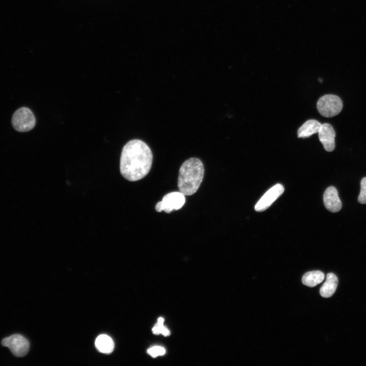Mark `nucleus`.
<instances>
[{"label": "nucleus", "instance_id": "13", "mask_svg": "<svg viewBox=\"0 0 366 366\" xmlns=\"http://www.w3.org/2000/svg\"><path fill=\"white\" fill-rule=\"evenodd\" d=\"M324 279V273L319 270H314L306 272L302 278L303 284L310 287H313L321 283Z\"/></svg>", "mask_w": 366, "mask_h": 366}, {"label": "nucleus", "instance_id": "17", "mask_svg": "<svg viewBox=\"0 0 366 366\" xmlns=\"http://www.w3.org/2000/svg\"><path fill=\"white\" fill-rule=\"evenodd\" d=\"M164 321V319L162 317H160V318H158L157 323L160 324H163Z\"/></svg>", "mask_w": 366, "mask_h": 366}, {"label": "nucleus", "instance_id": "8", "mask_svg": "<svg viewBox=\"0 0 366 366\" xmlns=\"http://www.w3.org/2000/svg\"><path fill=\"white\" fill-rule=\"evenodd\" d=\"M320 141L327 151H332L335 148V131L332 126L328 123L321 125L318 132Z\"/></svg>", "mask_w": 366, "mask_h": 366}, {"label": "nucleus", "instance_id": "18", "mask_svg": "<svg viewBox=\"0 0 366 366\" xmlns=\"http://www.w3.org/2000/svg\"><path fill=\"white\" fill-rule=\"evenodd\" d=\"M319 81H320V82H322V80H321L320 79H319Z\"/></svg>", "mask_w": 366, "mask_h": 366}, {"label": "nucleus", "instance_id": "14", "mask_svg": "<svg viewBox=\"0 0 366 366\" xmlns=\"http://www.w3.org/2000/svg\"><path fill=\"white\" fill-rule=\"evenodd\" d=\"M358 201L362 204L366 203V177L363 178L360 182V192Z\"/></svg>", "mask_w": 366, "mask_h": 366}, {"label": "nucleus", "instance_id": "10", "mask_svg": "<svg viewBox=\"0 0 366 366\" xmlns=\"http://www.w3.org/2000/svg\"><path fill=\"white\" fill-rule=\"evenodd\" d=\"M321 124L317 120L311 119L306 121L297 131L298 138L309 137L313 134L318 133Z\"/></svg>", "mask_w": 366, "mask_h": 366}, {"label": "nucleus", "instance_id": "12", "mask_svg": "<svg viewBox=\"0 0 366 366\" xmlns=\"http://www.w3.org/2000/svg\"><path fill=\"white\" fill-rule=\"evenodd\" d=\"M95 345L100 352L105 354L111 353L114 348V344L112 339L104 334H101L97 338L95 341Z\"/></svg>", "mask_w": 366, "mask_h": 366}, {"label": "nucleus", "instance_id": "15", "mask_svg": "<svg viewBox=\"0 0 366 366\" xmlns=\"http://www.w3.org/2000/svg\"><path fill=\"white\" fill-rule=\"evenodd\" d=\"M147 353L153 357L163 355L165 353V350L163 347L155 346L147 350Z\"/></svg>", "mask_w": 366, "mask_h": 366}, {"label": "nucleus", "instance_id": "6", "mask_svg": "<svg viewBox=\"0 0 366 366\" xmlns=\"http://www.w3.org/2000/svg\"><path fill=\"white\" fill-rule=\"evenodd\" d=\"M1 344L8 347L17 357H23L28 352L29 344L28 340L19 334H14L2 340Z\"/></svg>", "mask_w": 366, "mask_h": 366}, {"label": "nucleus", "instance_id": "11", "mask_svg": "<svg viewBox=\"0 0 366 366\" xmlns=\"http://www.w3.org/2000/svg\"><path fill=\"white\" fill-rule=\"evenodd\" d=\"M338 279L333 273H328L325 283L320 289L321 296L325 298L331 297L335 292L338 286Z\"/></svg>", "mask_w": 366, "mask_h": 366}, {"label": "nucleus", "instance_id": "9", "mask_svg": "<svg viewBox=\"0 0 366 366\" xmlns=\"http://www.w3.org/2000/svg\"><path fill=\"white\" fill-rule=\"evenodd\" d=\"M323 202L326 208L332 212H338L341 209L342 202L334 187L330 186L326 189L323 194Z\"/></svg>", "mask_w": 366, "mask_h": 366}, {"label": "nucleus", "instance_id": "7", "mask_svg": "<svg viewBox=\"0 0 366 366\" xmlns=\"http://www.w3.org/2000/svg\"><path fill=\"white\" fill-rule=\"evenodd\" d=\"M284 191V187L278 184L268 190L260 198L255 206L257 211H262L267 209Z\"/></svg>", "mask_w": 366, "mask_h": 366}, {"label": "nucleus", "instance_id": "5", "mask_svg": "<svg viewBox=\"0 0 366 366\" xmlns=\"http://www.w3.org/2000/svg\"><path fill=\"white\" fill-rule=\"evenodd\" d=\"M185 195L180 192H173L165 195L162 200L157 203L155 209L158 212L164 211L170 213L173 210H178L185 204Z\"/></svg>", "mask_w": 366, "mask_h": 366}, {"label": "nucleus", "instance_id": "1", "mask_svg": "<svg viewBox=\"0 0 366 366\" xmlns=\"http://www.w3.org/2000/svg\"><path fill=\"white\" fill-rule=\"evenodd\" d=\"M153 155L149 146L143 141L133 139L124 146L120 159L122 176L131 181L144 177L150 170Z\"/></svg>", "mask_w": 366, "mask_h": 366}, {"label": "nucleus", "instance_id": "4", "mask_svg": "<svg viewBox=\"0 0 366 366\" xmlns=\"http://www.w3.org/2000/svg\"><path fill=\"white\" fill-rule=\"evenodd\" d=\"M12 124L14 128L18 132H27L33 129L35 126V117L30 109L22 107L13 114Z\"/></svg>", "mask_w": 366, "mask_h": 366}, {"label": "nucleus", "instance_id": "16", "mask_svg": "<svg viewBox=\"0 0 366 366\" xmlns=\"http://www.w3.org/2000/svg\"><path fill=\"white\" fill-rule=\"evenodd\" d=\"M161 333L163 334L164 336H168L170 334V331L166 327L163 326L162 328Z\"/></svg>", "mask_w": 366, "mask_h": 366}, {"label": "nucleus", "instance_id": "3", "mask_svg": "<svg viewBox=\"0 0 366 366\" xmlns=\"http://www.w3.org/2000/svg\"><path fill=\"white\" fill-rule=\"evenodd\" d=\"M342 108L341 99L334 95H324L319 99L317 103L318 112L325 117H331L338 115Z\"/></svg>", "mask_w": 366, "mask_h": 366}, {"label": "nucleus", "instance_id": "2", "mask_svg": "<svg viewBox=\"0 0 366 366\" xmlns=\"http://www.w3.org/2000/svg\"><path fill=\"white\" fill-rule=\"evenodd\" d=\"M204 175V167L200 160L190 158L185 161L179 169L178 188L186 196L194 194L199 188Z\"/></svg>", "mask_w": 366, "mask_h": 366}]
</instances>
